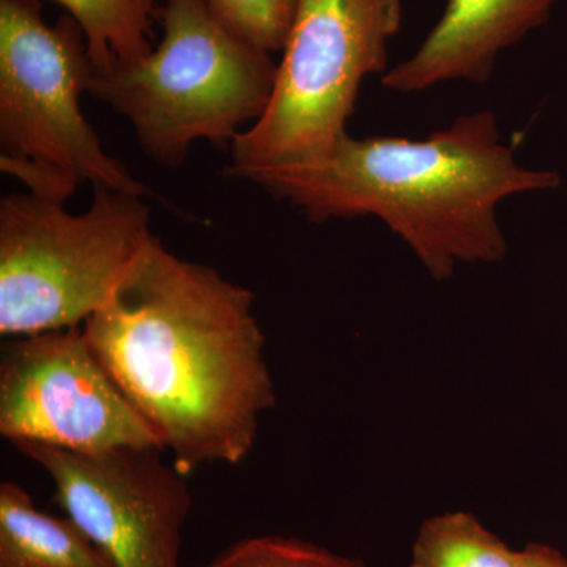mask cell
Wrapping results in <instances>:
<instances>
[{"label":"cell","mask_w":567,"mask_h":567,"mask_svg":"<svg viewBox=\"0 0 567 567\" xmlns=\"http://www.w3.org/2000/svg\"><path fill=\"white\" fill-rule=\"evenodd\" d=\"M82 330L186 476L249 456L276 404L251 290L153 235Z\"/></svg>","instance_id":"cell-1"},{"label":"cell","mask_w":567,"mask_h":567,"mask_svg":"<svg viewBox=\"0 0 567 567\" xmlns=\"http://www.w3.org/2000/svg\"><path fill=\"white\" fill-rule=\"evenodd\" d=\"M308 221L375 216L435 281L461 264H498L507 241L496 208L509 196L548 192L559 174L520 166L491 111L461 115L424 140H344L323 158L246 175Z\"/></svg>","instance_id":"cell-2"},{"label":"cell","mask_w":567,"mask_h":567,"mask_svg":"<svg viewBox=\"0 0 567 567\" xmlns=\"http://www.w3.org/2000/svg\"><path fill=\"white\" fill-rule=\"evenodd\" d=\"M163 39L136 62L93 71L89 95L130 122L153 163L181 167L193 144L229 151L274 93L270 52L237 35L208 0H163Z\"/></svg>","instance_id":"cell-3"},{"label":"cell","mask_w":567,"mask_h":567,"mask_svg":"<svg viewBox=\"0 0 567 567\" xmlns=\"http://www.w3.org/2000/svg\"><path fill=\"white\" fill-rule=\"evenodd\" d=\"M93 71L70 14L51 25L39 0H0V171L33 196L65 204L84 185L153 194L82 114Z\"/></svg>","instance_id":"cell-4"},{"label":"cell","mask_w":567,"mask_h":567,"mask_svg":"<svg viewBox=\"0 0 567 567\" xmlns=\"http://www.w3.org/2000/svg\"><path fill=\"white\" fill-rule=\"evenodd\" d=\"M144 194L93 188L92 204L31 193L0 200V334L82 327L117 289L153 237Z\"/></svg>","instance_id":"cell-5"},{"label":"cell","mask_w":567,"mask_h":567,"mask_svg":"<svg viewBox=\"0 0 567 567\" xmlns=\"http://www.w3.org/2000/svg\"><path fill=\"white\" fill-rule=\"evenodd\" d=\"M402 0H298L270 103L235 137L224 174L323 158L347 136L365 78L385 74Z\"/></svg>","instance_id":"cell-6"},{"label":"cell","mask_w":567,"mask_h":567,"mask_svg":"<svg viewBox=\"0 0 567 567\" xmlns=\"http://www.w3.org/2000/svg\"><path fill=\"white\" fill-rule=\"evenodd\" d=\"M0 353V434L11 445L81 454L162 447L82 327L7 338Z\"/></svg>","instance_id":"cell-7"},{"label":"cell","mask_w":567,"mask_h":567,"mask_svg":"<svg viewBox=\"0 0 567 567\" xmlns=\"http://www.w3.org/2000/svg\"><path fill=\"white\" fill-rule=\"evenodd\" d=\"M48 473L54 499L114 567H182L193 495L185 473L158 446L102 454L18 443Z\"/></svg>","instance_id":"cell-8"},{"label":"cell","mask_w":567,"mask_h":567,"mask_svg":"<svg viewBox=\"0 0 567 567\" xmlns=\"http://www.w3.org/2000/svg\"><path fill=\"white\" fill-rule=\"evenodd\" d=\"M559 0H446L415 54L383 74L390 91L416 93L450 81L486 84L496 59L546 24Z\"/></svg>","instance_id":"cell-9"},{"label":"cell","mask_w":567,"mask_h":567,"mask_svg":"<svg viewBox=\"0 0 567 567\" xmlns=\"http://www.w3.org/2000/svg\"><path fill=\"white\" fill-rule=\"evenodd\" d=\"M0 567H114L69 516L43 513L24 487L0 484Z\"/></svg>","instance_id":"cell-10"},{"label":"cell","mask_w":567,"mask_h":567,"mask_svg":"<svg viewBox=\"0 0 567 567\" xmlns=\"http://www.w3.org/2000/svg\"><path fill=\"white\" fill-rule=\"evenodd\" d=\"M80 24L96 71L136 62L153 50L156 0H54Z\"/></svg>","instance_id":"cell-11"},{"label":"cell","mask_w":567,"mask_h":567,"mask_svg":"<svg viewBox=\"0 0 567 567\" xmlns=\"http://www.w3.org/2000/svg\"><path fill=\"white\" fill-rule=\"evenodd\" d=\"M520 550L466 511L423 522L412 546L410 567H518Z\"/></svg>","instance_id":"cell-12"},{"label":"cell","mask_w":567,"mask_h":567,"mask_svg":"<svg viewBox=\"0 0 567 567\" xmlns=\"http://www.w3.org/2000/svg\"><path fill=\"white\" fill-rule=\"evenodd\" d=\"M353 558L300 537L265 535L235 540L205 567H350Z\"/></svg>","instance_id":"cell-13"},{"label":"cell","mask_w":567,"mask_h":567,"mask_svg":"<svg viewBox=\"0 0 567 567\" xmlns=\"http://www.w3.org/2000/svg\"><path fill=\"white\" fill-rule=\"evenodd\" d=\"M237 35L265 52H282L298 0H208Z\"/></svg>","instance_id":"cell-14"},{"label":"cell","mask_w":567,"mask_h":567,"mask_svg":"<svg viewBox=\"0 0 567 567\" xmlns=\"http://www.w3.org/2000/svg\"><path fill=\"white\" fill-rule=\"evenodd\" d=\"M518 567H567V557L557 547L529 543L520 550Z\"/></svg>","instance_id":"cell-15"},{"label":"cell","mask_w":567,"mask_h":567,"mask_svg":"<svg viewBox=\"0 0 567 567\" xmlns=\"http://www.w3.org/2000/svg\"><path fill=\"white\" fill-rule=\"evenodd\" d=\"M350 567H368V565H365V563L363 561V559H360V558H353L352 566H350Z\"/></svg>","instance_id":"cell-16"}]
</instances>
